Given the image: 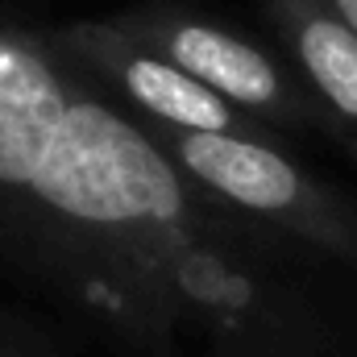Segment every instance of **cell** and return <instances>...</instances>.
Here are the masks:
<instances>
[{"label": "cell", "mask_w": 357, "mask_h": 357, "mask_svg": "<svg viewBox=\"0 0 357 357\" xmlns=\"http://www.w3.org/2000/svg\"><path fill=\"white\" fill-rule=\"evenodd\" d=\"M245 225L195 191L146 125L50 33L0 21V270L133 357H191L175 262Z\"/></svg>", "instance_id": "6da1fadb"}, {"label": "cell", "mask_w": 357, "mask_h": 357, "mask_svg": "<svg viewBox=\"0 0 357 357\" xmlns=\"http://www.w3.org/2000/svg\"><path fill=\"white\" fill-rule=\"evenodd\" d=\"M146 133L187 175V183L229 216L282 237L287 245L357 266V199L312 175L274 137L191 133L162 125H146Z\"/></svg>", "instance_id": "7a4b0ae2"}, {"label": "cell", "mask_w": 357, "mask_h": 357, "mask_svg": "<svg viewBox=\"0 0 357 357\" xmlns=\"http://www.w3.org/2000/svg\"><path fill=\"white\" fill-rule=\"evenodd\" d=\"M112 21L137 42L154 46L162 59H171L195 84H204L245 116H254L270 133L320 125L303 79L258 42L175 4H142Z\"/></svg>", "instance_id": "3957f363"}, {"label": "cell", "mask_w": 357, "mask_h": 357, "mask_svg": "<svg viewBox=\"0 0 357 357\" xmlns=\"http://www.w3.org/2000/svg\"><path fill=\"white\" fill-rule=\"evenodd\" d=\"M46 33L79 71H88L121 108H129L146 125L191 129V133L274 137L254 116H245L241 108H233L216 91L195 84L187 71H178L175 63L162 59L154 46L125 33L112 17H104V21H71V25L46 29Z\"/></svg>", "instance_id": "277c9868"}, {"label": "cell", "mask_w": 357, "mask_h": 357, "mask_svg": "<svg viewBox=\"0 0 357 357\" xmlns=\"http://www.w3.org/2000/svg\"><path fill=\"white\" fill-rule=\"evenodd\" d=\"M270 21L341 146L357 158V38L324 0H270Z\"/></svg>", "instance_id": "5b68a950"}, {"label": "cell", "mask_w": 357, "mask_h": 357, "mask_svg": "<svg viewBox=\"0 0 357 357\" xmlns=\"http://www.w3.org/2000/svg\"><path fill=\"white\" fill-rule=\"evenodd\" d=\"M17 328V324H13ZM8 324H0V357H50L46 341L38 337H25V333H13Z\"/></svg>", "instance_id": "8992f818"}, {"label": "cell", "mask_w": 357, "mask_h": 357, "mask_svg": "<svg viewBox=\"0 0 357 357\" xmlns=\"http://www.w3.org/2000/svg\"><path fill=\"white\" fill-rule=\"evenodd\" d=\"M324 4H328V8L345 21V29L357 38V0H324Z\"/></svg>", "instance_id": "52a82bcc"}]
</instances>
